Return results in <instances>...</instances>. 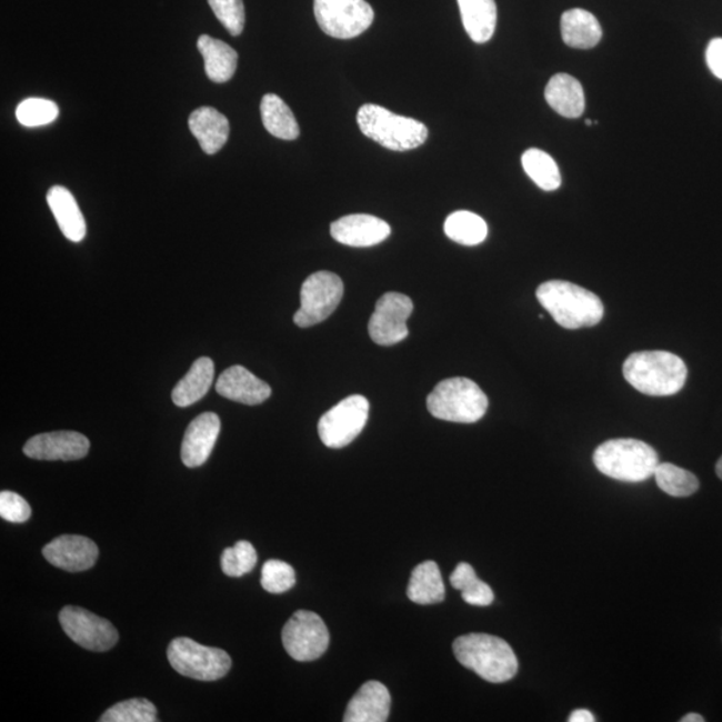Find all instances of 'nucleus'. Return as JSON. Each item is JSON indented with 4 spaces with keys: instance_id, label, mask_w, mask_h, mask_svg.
Returning a JSON list of instances; mask_svg holds the SVG:
<instances>
[{
    "instance_id": "2f4dec72",
    "label": "nucleus",
    "mask_w": 722,
    "mask_h": 722,
    "mask_svg": "<svg viewBox=\"0 0 722 722\" xmlns=\"http://www.w3.org/2000/svg\"><path fill=\"white\" fill-rule=\"evenodd\" d=\"M653 477L662 491L675 498L691 497L700 488L699 479L691 471L672 463H660Z\"/></svg>"
},
{
    "instance_id": "412c9836",
    "label": "nucleus",
    "mask_w": 722,
    "mask_h": 722,
    "mask_svg": "<svg viewBox=\"0 0 722 722\" xmlns=\"http://www.w3.org/2000/svg\"><path fill=\"white\" fill-rule=\"evenodd\" d=\"M48 203L64 238L72 242H81L87 235V221L70 190L58 185L52 187L48 193Z\"/></svg>"
},
{
    "instance_id": "ddd939ff",
    "label": "nucleus",
    "mask_w": 722,
    "mask_h": 722,
    "mask_svg": "<svg viewBox=\"0 0 722 722\" xmlns=\"http://www.w3.org/2000/svg\"><path fill=\"white\" fill-rule=\"evenodd\" d=\"M413 304L405 294L390 292L378 300L375 312L370 323V337L377 344L395 345L409 337L407 320L410 319Z\"/></svg>"
},
{
    "instance_id": "f8f14e48",
    "label": "nucleus",
    "mask_w": 722,
    "mask_h": 722,
    "mask_svg": "<svg viewBox=\"0 0 722 722\" xmlns=\"http://www.w3.org/2000/svg\"><path fill=\"white\" fill-rule=\"evenodd\" d=\"M64 633L78 645L91 652H108L118 642V632L108 620L77 606H66L59 613Z\"/></svg>"
},
{
    "instance_id": "f257e3e1",
    "label": "nucleus",
    "mask_w": 722,
    "mask_h": 722,
    "mask_svg": "<svg viewBox=\"0 0 722 722\" xmlns=\"http://www.w3.org/2000/svg\"><path fill=\"white\" fill-rule=\"evenodd\" d=\"M623 377L636 391L649 397H671L684 389L688 370L684 360L666 351L630 354Z\"/></svg>"
},
{
    "instance_id": "f03ea898",
    "label": "nucleus",
    "mask_w": 722,
    "mask_h": 722,
    "mask_svg": "<svg viewBox=\"0 0 722 722\" xmlns=\"http://www.w3.org/2000/svg\"><path fill=\"white\" fill-rule=\"evenodd\" d=\"M459 662L491 684H503L515 678L518 660L514 650L499 636L471 633L454 642Z\"/></svg>"
},
{
    "instance_id": "58836bf2",
    "label": "nucleus",
    "mask_w": 722,
    "mask_h": 722,
    "mask_svg": "<svg viewBox=\"0 0 722 722\" xmlns=\"http://www.w3.org/2000/svg\"><path fill=\"white\" fill-rule=\"evenodd\" d=\"M706 63L713 74L722 80V38H714L709 42Z\"/></svg>"
},
{
    "instance_id": "e433bc0d",
    "label": "nucleus",
    "mask_w": 722,
    "mask_h": 722,
    "mask_svg": "<svg viewBox=\"0 0 722 722\" xmlns=\"http://www.w3.org/2000/svg\"><path fill=\"white\" fill-rule=\"evenodd\" d=\"M208 3L229 34L233 37L242 34L245 26V9L242 0H208Z\"/></svg>"
},
{
    "instance_id": "cd10ccee",
    "label": "nucleus",
    "mask_w": 722,
    "mask_h": 722,
    "mask_svg": "<svg viewBox=\"0 0 722 722\" xmlns=\"http://www.w3.org/2000/svg\"><path fill=\"white\" fill-rule=\"evenodd\" d=\"M260 109L262 123L273 137L285 141H293L299 138L300 129L297 118L279 96H264Z\"/></svg>"
},
{
    "instance_id": "c756f323",
    "label": "nucleus",
    "mask_w": 722,
    "mask_h": 722,
    "mask_svg": "<svg viewBox=\"0 0 722 722\" xmlns=\"http://www.w3.org/2000/svg\"><path fill=\"white\" fill-rule=\"evenodd\" d=\"M452 588L462 593L465 603L472 606H490L494 602V593L488 583L479 580L475 570L469 563H459L450 576Z\"/></svg>"
},
{
    "instance_id": "bb28decb",
    "label": "nucleus",
    "mask_w": 722,
    "mask_h": 722,
    "mask_svg": "<svg viewBox=\"0 0 722 722\" xmlns=\"http://www.w3.org/2000/svg\"><path fill=\"white\" fill-rule=\"evenodd\" d=\"M407 595L418 605H432L444 600L443 578L435 562L427 561L413 569Z\"/></svg>"
},
{
    "instance_id": "f3484780",
    "label": "nucleus",
    "mask_w": 722,
    "mask_h": 722,
    "mask_svg": "<svg viewBox=\"0 0 722 722\" xmlns=\"http://www.w3.org/2000/svg\"><path fill=\"white\" fill-rule=\"evenodd\" d=\"M221 431L220 418L203 412L188 425L181 448V459L189 469L200 468L212 454Z\"/></svg>"
},
{
    "instance_id": "4c0bfd02",
    "label": "nucleus",
    "mask_w": 722,
    "mask_h": 722,
    "mask_svg": "<svg viewBox=\"0 0 722 722\" xmlns=\"http://www.w3.org/2000/svg\"><path fill=\"white\" fill-rule=\"evenodd\" d=\"M0 517L11 523H24L30 520L31 508L28 501L17 492H0Z\"/></svg>"
},
{
    "instance_id": "a211bd4d",
    "label": "nucleus",
    "mask_w": 722,
    "mask_h": 722,
    "mask_svg": "<svg viewBox=\"0 0 722 722\" xmlns=\"http://www.w3.org/2000/svg\"><path fill=\"white\" fill-rule=\"evenodd\" d=\"M215 391L221 397L247 405L264 403L272 395L271 387L242 365H233L222 372L217 380Z\"/></svg>"
},
{
    "instance_id": "423d86ee",
    "label": "nucleus",
    "mask_w": 722,
    "mask_h": 722,
    "mask_svg": "<svg viewBox=\"0 0 722 722\" xmlns=\"http://www.w3.org/2000/svg\"><path fill=\"white\" fill-rule=\"evenodd\" d=\"M431 415L445 422L477 423L489 409V399L470 379L443 380L427 398Z\"/></svg>"
},
{
    "instance_id": "0eeeda50",
    "label": "nucleus",
    "mask_w": 722,
    "mask_h": 722,
    "mask_svg": "<svg viewBox=\"0 0 722 722\" xmlns=\"http://www.w3.org/2000/svg\"><path fill=\"white\" fill-rule=\"evenodd\" d=\"M168 659L177 673L199 681L220 680L232 668V659L225 650L203 646L187 636L170 642Z\"/></svg>"
},
{
    "instance_id": "9b49d317",
    "label": "nucleus",
    "mask_w": 722,
    "mask_h": 722,
    "mask_svg": "<svg viewBox=\"0 0 722 722\" xmlns=\"http://www.w3.org/2000/svg\"><path fill=\"white\" fill-rule=\"evenodd\" d=\"M282 645L293 660H318L330 646V632L321 616L308 610H299L282 629Z\"/></svg>"
},
{
    "instance_id": "dca6fc26",
    "label": "nucleus",
    "mask_w": 722,
    "mask_h": 722,
    "mask_svg": "<svg viewBox=\"0 0 722 722\" xmlns=\"http://www.w3.org/2000/svg\"><path fill=\"white\" fill-rule=\"evenodd\" d=\"M331 234L340 244L369 248L389 239L391 227L375 215L350 214L333 222Z\"/></svg>"
},
{
    "instance_id": "a19ab883",
    "label": "nucleus",
    "mask_w": 722,
    "mask_h": 722,
    "mask_svg": "<svg viewBox=\"0 0 722 722\" xmlns=\"http://www.w3.org/2000/svg\"><path fill=\"white\" fill-rule=\"evenodd\" d=\"M705 719L700 714L691 713L681 719V722H704Z\"/></svg>"
},
{
    "instance_id": "f704fd0d",
    "label": "nucleus",
    "mask_w": 722,
    "mask_h": 722,
    "mask_svg": "<svg viewBox=\"0 0 722 722\" xmlns=\"http://www.w3.org/2000/svg\"><path fill=\"white\" fill-rule=\"evenodd\" d=\"M58 116L57 103L43 98H29L17 108V120L28 128L44 127L54 122Z\"/></svg>"
},
{
    "instance_id": "393cba45",
    "label": "nucleus",
    "mask_w": 722,
    "mask_h": 722,
    "mask_svg": "<svg viewBox=\"0 0 722 722\" xmlns=\"http://www.w3.org/2000/svg\"><path fill=\"white\" fill-rule=\"evenodd\" d=\"M465 32L475 43L489 42L497 29L495 0H458Z\"/></svg>"
},
{
    "instance_id": "4468645a",
    "label": "nucleus",
    "mask_w": 722,
    "mask_h": 722,
    "mask_svg": "<svg viewBox=\"0 0 722 722\" xmlns=\"http://www.w3.org/2000/svg\"><path fill=\"white\" fill-rule=\"evenodd\" d=\"M89 439L76 431L39 433L24 444L26 457L36 461H80L89 454Z\"/></svg>"
},
{
    "instance_id": "4be33fe9",
    "label": "nucleus",
    "mask_w": 722,
    "mask_h": 722,
    "mask_svg": "<svg viewBox=\"0 0 722 722\" xmlns=\"http://www.w3.org/2000/svg\"><path fill=\"white\" fill-rule=\"evenodd\" d=\"M550 108L564 118H578L585 111L586 101L582 84L569 74H556L544 90Z\"/></svg>"
},
{
    "instance_id": "20e7f679",
    "label": "nucleus",
    "mask_w": 722,
    "mask_h": 722,
    "mask_svg": "<svg viewBox=\"0 0 722 722\" xmlns=\"http://www.w3.org/2000/svg\"><path fill=\"white\" fill-rule=\"evenodd\" d=\"M593 459L603 475L628 483L648 481L660 464L658 452L636 439H613L602 443Z\"/></svg>"
},
{
    "instance_id": "5701e85b",
    "label": "nucleus",
    "mask_w": 722,
    "mask_h": 722,
    "mask_svg": "<svg viewBox=\"0 0 722 722\" xmlns=\"http://www.w3.org/2000/svg\"><path fill=\"white\" fill-rule=\"evenodd\" d=\"M563 42L573 49L588 50L601 42L602 29L592 12L573 9L563 12L561 18Z\"/></svg>"
},
{
    "instance_id": "aec40b11",
    "label": "nucleus",
    "mask_w": 722,
    "mask_h": 722,
    "mask_svg": "<svg viewBox=\"0 0 722 722\" xmlns=\"http://www.w3.org/2000/svg\"><path fill=\"white\" fill-rule=\"evenodd\" d=\"M189 129L209 156L220 152L228 141L231 127L228 118L213 108L203 107L189 118Z\"/></svg>"
},
{
    "instance_id": "6e6552de",
    "label": "nucleus",
    "mask_w": 722,
    "mask_h": 722,
    "mask_svg": "<svg viewBox=\"0 0 722 722\" xmlns=\"http://www.w3.org/2000/svg\"><path fill=\"white\" fill-rule=\"evenodd\" d=\"M314 18L327 36L352 39L371 28L375 12L365 0H314Z\"/></svg>"
},
{
    "instance_id": "79ce46f5",
    "label": "nucleus",
    "mask_w": 722,
    "mask_h": 722,
    "mask_svg": "<svg viewBox=\"0 0 722 722\" xmlns=\"http://www.w3.org/2000/svg\"><path fill=\"white\" fill-rule=\"evenodd\" d=\"M715 472H718V475L722 481V457L720 458L718 464H715Z\"/></svg>"
},
{
    "instance_id": "7c9ffc66",
    "label": "nucleus",
    "mask_w": 722,
    "mask_h": 722,
    "mask_svg": "<svg viewBox=\"0 0 722 722\" xmlns=\"http://www.w3.org/2000/svg\"><path fill=\"white\" fill-rule=\"evenodd\" d=\"M522 167L524 172L533 180L538 187L546 192H553L561 187L562 179L556 162L551 156L542 152L540 149H529L522 156Z\"/></svg>"
},
{
    "instance_id": "2eb2a0df",
    "label": "nucleus",
    "mask_w": 722,
    "mask_h": 722,
    "mask_svg": "<svg viewBox=\"0 0 722 722\" xmlns=\"http://www.w3.org/2000/svg\"><path fill=\"white\" fill-rule=\"evenodd\" d=\"M42 553L52 566L78 573L94 566L100 550L87 537L61 535L46 544Z\"/></svg>"
},
{
    "instance_id": "a878e982",
    "label": "nucleus",
    "mask_w": 722,
    "mask_h": 722,
    "mask_svg": "<svg viewBox=\"0 0 722 722\" xmlns=\"http://www.w3.org/2000/svg\"><path fill=\"white\" fill-rule=\"evenodd\" d=\"M214 363L212 359H197L189 372L174 387L173 403L179 407L192 405L207 395L213 383Z\"/></svg>"
},
{
    "instance_id": "39448f33",
    "label": "nucleus",
    "mask_w": 722,
    "mask_h": 722,
    "mask_svg": "<svg viewBox=\"0 0 722 722\" xmlns=\"http://www.w3.org/2000/svg\"><path fill=\"white\" fill-rule=\"evenodd\" d=\"M358 124L365 137L393 152H407L422 147L429 138V129L424 123L398 116L373 103L359 109Z\"/></svg>"
},
{
    "instance_id": "6ab92c4d",
    "label": "nucleus",
    "mask_w": 722,
    "mask_h": 722,
    "mask_svg": "<svg viewBox=\"0 0 722 722\" xmlns=\"http://www.w3.org/2000/svg\"><path fill=\"white\" fill-rule=\"evenodd\" d=\"M391 711V694L382 682L369 681L361 686L344 714L345 722H384Z\"/></svg>"
},
{
    "instance_id": "ea45409f",
    "label": "nucleus",
    "mask_w": 722,
    "mask_h": 722,
    "mask_svg": "<svg viewBox=\"0 0 722 722\" xmlns=\"http://www.w3.org/2000/svg\"><path fill=\"white\" fill-rule=\"evenodd\" d=\"M594 715L586 711V709H578L570 714L569 722H593Z\"/></svg>"
},
{
    "instance_id": "1a4fd4ad",
    "label": "nucleus",
    "mask_w": 722,
    "mask_h": 722,
    "mask_svg": "<svg viewBox=\"0 0 722 722\" xmlns=\"http://www.w3.org/2000/svg\"><path fill=\"white\" fill-rule=\"evenodd\" d=\"M343 294V280L338 274L324 271L311 274L301 287V307L294 314V324L310 328L323 323L337 311Z\"/></svg>"
},
{
    "instance_id": "7ed1b4c3",
    "label": "nucleus",
    "mask_w": 722,
    "mask_h": 722,
    "mask_svg": "<svg viewBox=\"0 0 722 722\" xmlns=\"http://www.w3.org/2000/svg\"><path fill=\"white\" fill-rule=\"evenodd\" d=\"M537 299L556 323L568 330L594 327L605 312L596 294L568 281L543 282L537 289Z\"/></svg>"
},
{
    "instance_id": "9d476101",
    "label": "nucleus",
    "mask_w": 722,
    "mask_h": 722,
    "mask_svg": "<svg viewBox=\"0 0 722 722\" xmlns=\"http://www.w3.org/2000/svg\"><path fill=\"white\" fill-rule=\"evenodd\" d=\"M370 402L364 397L352 395L321 417L319 435L330 449H343L357 439L369 420Z\"/></svg>"
},
{
    "instance_id": "c85d7f7f",
    "label": "nucleus",
    "mask_w": 722,
    "mask_h": 722,
    "mask_svg": "<svg viewBox=\"0 0 722 722\" xmlns=\"http://www.w3.org/2000/svg\"><path fill=\"white\" fill-rule=\"evenodd\" d=\"M444 233L458 244L474 247L482 244L488 238L489 228L481 215L468 212V210H459L445 220Z\"/></svg>"
},
{
    "instance_id": "c9c22d12",
    "label": "nucleus",
    "mask_w": 722,
    "mask_h": 722,
    "mask_svg": "<svg viewBox=\"0 0 722 722\" xmlns=\"http://www.w3.org/2000/svg\"><path fill=\"white\" fill-rule=\"evenodd\" d=\"M297 585V573L291 564L269 560L261 570V586L268 593L281 594Z\"/></svg>"
},
{
    "instance_id": "72a5a7b5",
    "label": "nucleus",
    "mask_w": 722,
    "mask_h": 722,
    "mask_svg": "<svg viewBox=\"0 0 722 722\" xmlns=\"http://www.w3.org/2000/svg\"><path fill=\"white\" fill-rule=\"evenodd\" d=\"M258 563V553L252 543L240 541L233 548L224 550L221 568L228 576L239 578L251 573Z\"/></svg>"
},
{
    "instance_id": "b1692460",
    "label": "nucleus",
    "mask_w": 722,
    "mask_h": 722,
    "mask_svg": "<svg viewBox=\"0 0 722 722\" xmlns=\"http://www.w3.org/2000/svg\"><path fill=\"white\" fill-rule=\"evenodd\" d=\"M205 72L210 81L224 83L232 80L238 69L239 56L231 46L209 36H201L197 41Z\"/></svg>"
},
{
    "instance_id": "473e14b6",
    "label": "nucleus",
    "mask_w": 722,
    "mask_h": 722,
    "mask_svg": "<svg viewBox=\"0 0 722 722\" xmlns=\"http://www.w3.org/2000/svg\"><path fill=\"white\" fill-rule=\"evenodd\" d=\"M101 722H157V709L147 699H131L108 709Z\"/></svg>"
}]
</instances>
